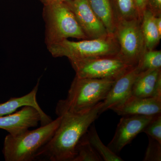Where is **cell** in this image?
<instances>
[{
    "label": "cell",
    "instance_id": "484cf974",
    "mask_svg": "<svg viewBox=\"0 0 161 161\" xmlns=\"http://www.w3.org/2000/svg\"><path fill=\"white\" fill-rule=\"evenodd\" d=\"M155 23L159 32L161 34V15L155 16Z\"/></svg>",
    "mask_w": 161,
    "mask_h": 161
},
{
    "label": "cell",
    "instance_id": "ac0fdd59",
    "mask_svg": "<svg viewBox=\"0 0 161 161\" xmlns=\"http://www.w3.org/2000/svg\"><path fill=\"white\" fill-rule=\"evenodd\" d=\"M97 152L90 143L86 133L78 142L76 147V156L73 161H102Z\"/></svg>",
    "mask_w": 161,
    "mask_h": 161
},
{
    "label": "cell",
    "instance_id": "cb8c5ba5",
    "mask_svg": "<svg viewBox=\"0 0 161 161\" xmlns=\"http://www.w3.org/2000/svg\"><path fill=\"white\" fill-rule=\"evenodd\" d=\"M138 13L140 19L142 20L143 13L147 8V0H133Z\"/></svg>",
    "mask_w": 161,
    "mask_h": 161
},
{
    "label": "cell",
    "instance_id": "44dd1931",
    "mask_svg": "<svg viewBox=\"0 0 161 161\" xmlns=\"http://www.w3.org/2000/svg\"><path fill=\"white\" fill-rule=\"evenodd\" d=\"M142 132L161 144V113L154 116Z\"/></svg>",
    "mask_w": 161,
    "mask_h": 161
},
{
    "label": "cell",
    "instance_id": "8fae6325",
    "mask_svg": "<svg viewBox=\"0 0 161 161\" xmlns=\"http://www.w3.org/2000/svg\"><path fill=\"white\" fill-rule=\"evenodd\" d=\"M41 121L40 112L31 106H24L19 111L0 116V129L10 135H19L32 127L37 126Z\"/></svg>",
    "mask_w": 161,
    "mask_h": 161
},
{
    "label": "cell",
    "instance_id": "3957f363",
    "mask_svg": "<svg viewBox=\"0 0 161 161\" xmlns=\"http://www.w3.org/2000/svg\"><path fill=\"white\" fill-rule=\"evenodd\" d=\"M58 116L50 123L19 135L8 134L4 140L3 153L6 161H31L53 137L61 121Z\"/></svg>",
    "mask_w": 161,
    "mask_h": 161
},
{
    "label": "cell",
    "instance_id": "30bf717a",
    "mask_svg": "<svg viewBox=\"0 0 161 161\" xmlns=\"http://www.w3.org/2000/svg\"><path fill=\"white\" fill-rule=\"evenodd\" d=\"M140 72L138 66L135 65L115 80L103 101L99 115L108 110H112L132 95V86Z\"/></svg>",
    "mask_w": 161,
    "mask_h": 161
},
{
    "label": "cell",
    "instance_id": "d6986e66",
    "mask_svg": "<svg viewBox=\"0 0 161 161\" xmlns=\"http://www.w3.org/2000/svg\"><path fill=\"white\" fill-rule=\"evenodd\" d=\"M115 2L116 18L125 20H141L133 0H115Z\"/></svg>",
    "mask_w": 161,
    "mask_h": 161
},
{
    "label": "cell",
    "instance_id": "d4e9b609",
    "mask_svg": "<svg viewBox=\"0 0 161 161\" xmlns=\"http://www.w3.org/2000/svg\"><path fill=\"white\" fill-rule=\"evenodd\" d=\"M153 97L161 99V75L157 80Z\"/></svg>",
    "mask_w": 161,
    "mask_h": 161
},
{
    "label": "cell",
    "instance_id": "4316f807",
    "mask_svg": "<svg viewBox=\"0 0 161 161\" xmlns=\"http://www.w3.org/2000/svg\"><path fill=\"white\" fill-rule=\"evenodd\" d=\"M54 1L55 0H40V2L43 3L44 6L49 4Z\"/></svg>",
    "mask_w": 161,
    "mask_h": 161
},
{
    "label": "cell",
    "instance_id": "5b68a950",
    "mask_svg": "<svg viewBox=\"0 0 161 161\" xmlns=\"http://www.w3.org/2000/svg\"><path fill=\"white\" fill-rule=\"evenodd\" d=\"M47 45L69 38L88 39L74 14L64 3L54 1L44 6Z\"/></svg>",
    "mask_w": 161,
    "mask_h": 161
},
{
    "label": "cell",
    "instance_id": "9a60e30c",
    "mask_svg": "<svg viewBox=\"0 0 161 161\" xmlns=\"http://www.w3.org/2000/svg\"><path fill=\"white\" fill-rule=\"evenodd\" d=\"M155 19L152 12L146 8L141 20V28L147 50L154 49L161 40V34L156 25Z\"/></svg>",
    "mask_w": 161,
    "mask_h": 161
},
{
    "label": "cell",
    "instance_id": "83f0119b",
    "mask_svg": "<svg viewBox=\"0 0 161 161\" xmlns=\"http://www.w3.org/2000/svg\"><path fill=\"white\" fill-rule=\"evenodd\" d=\"M71 1V0H55L54 1L60 2V3H65V2H68V1Z\"/></svg>",
    "mask_w": 161,
    "mask_h": 161
},
{
    "label": "cell",
    "instance_id": "e0dca14e",
    "mask_svg": "<svg viewBox=\"0 0 161 161\" xmlns=\"http://www.w3.org/2000/svg\"><path fill=\"white\" fill-rule=\"evenodd\" d=\"M89 129V130H88L87 132L89 141L94 150L102 159L103 161H124L120 157L113 152L108 146H106L103 143L99 138L94 124L91 125Z\"/></svg>",
    "mask_w": 161,
    "mask_h": 161
},
{
    "label": "cell",
    "instance_id": "7402d4cb",
    "mask_svg": "<svg viewBox=\"0 0 161 161\" xmlns=\"http://www.w3.org/2000/svg\"><path fill=\"white\" fill-rule=\"evenodd\" d=\"M149 143L147 147L144 161H161V144L152 137L148 136Z\"/></svg>",
    "mask_w": 161,
    "mask_h": 161
},
{
    "label": "cell",
    "instance_id": "ba28073f",
    "mask_svg": "<svg viewBox=\"0 0 161 161\" xmlns=\"http://www.w3.org/2000/svg\"><path fill=\"white\" fill-rule=\"evenodd\" d=\"M154 115H125L120 119L115 135L108 147L115 153L131 143L132 141L151 121Z\"/></svg>",
    "mask_w": 161,
    "mask_h": 161
},
{
    "label": "cell",
    "instance_id": "7a4b0ae2",
    "mask_svg": "<svg viewBox=\"0 0 161 161\" xmlns=\"http://www.w3.org/2000/svg\"><path fill=\"white\" fill-rule=\"evenodd\" d=\"M115 81L112 79L75 76L67 97L57 104L56 114L59 116L67 112L81 113L89 111L104 100Z\"/></svg>",
    "mask_w": 161,
    "mask_h": 161
},
{
    "label": "cell",
    "instance_id": "ffe728a7",
    "mask_svg": "<svg viewBox=\"0 0 161 161\" xmlns=\"http://www.w3.org/2000/svg\"><path fill=\"white\" fill-rule=\"evenodd\" d=\"M137 66L140 72L148 69H161V51L145 49Z\"/></svg>",
    "mask_w": 161,
    "mask_h": 161
},
{
    "label": "cell",
    "instance_id": "277c9868",
    "mask_svg": "<svg viewBox=\"0 0 161 161\" xmlns=\"http://www.w3.org/2000/svg\"><path fill=\"white\" fill-rule=\"evenodd\" d=\"M47 47L53 57H66L69 61L115 56L119 51L114 35L78 41L65 39L47 45Z\"/></svg>",
    "mask_w": 161,
    "mask_h": 161
},
{
    "label": "cell",
    "instance_id": "603a6c76",
    "mask_svg": "<svg viewBox=\"0 0 161 161\" xmlns=\"http://www.w3.org/2000/svg\"><path fill=\"white\" fill-rule=\"evenodd\" d=\"M147 8L155 16L161 15V0H147Z\"/></svg>",
    "mask_w": 161,
    "mask_h": 161
},
{
    "label": "cell",
    "instance_id": "9c48e42d",
    "mask_svg": "<svg viewBox=\"0 0 161 161\" xmlns=\"http://www.w3.org/2000/svg\"><path fill=\"white\" fill-rule=\"evenodd\" d=\"M64 3L74 14L88 39L111 36L92 10L88 0H71Z\"/></svg>",
    "mask_w": 161,
    "mask_h": 161
},
{
    "label": "cell",
    "instance_id": "7c38bea8",
    "mask_svg": "<svg viewBox=\"0 0 161 161\" xmlns=\"http://www.w3.org/2000/svg\"><path fill=\"white\" fill-rule=\"evenodd\" d=\"M112 110L121 116L156 115L161 113V99L153 97L143 98L132 95Z\"/></svg>",
    "mask_w": 161,
    "mask_h": 161
},
{
    "label": "cell",
    "instance_id": "2e32d148",
    "mask_svg": "<svg viewBox=\"0 0 161 161\" xmlns=\"http://www.w3.org/2000/svg\"><path fill=\"white\" fill-rule=\"evenodd\" d=\"M91 8L105 27L108 33L113 36L116 17L110 0H88Z\"/></svg>",
    "mask_w": 161,
    "mask_h": 161
},
{
    "label": "cell",
    "instance_id": "8992f818",
    "mask_svg": "<svg viewBox=\"0 0 161 161\" xmlns=\"http://www.w3.org/2000/svg\"><path fill=\"white\" fill-rule=\"evenodd\" d=\"M114 35L119 47L117 56L131 66L137 65L146 49L141 20L116 18Z\"/></svg>",
    "mask_w": 161,
    "mask_h": 161
},
{
    "label": "cell",
    "instance_id": "5bb4252c",
    "mask_svg": "<svg viewBox=\"0 0 161 161\" xmlns=\"http://www.w3.org/2000/svg\"><path fill=\"white\" fill-rule=\"evenodd\" d=\"M161 75V69L140 72L132 86V95L143 98L153 97L157 80Z\"/></svg>",
    "mask_w": 161,
    "mask_h": 161
},
{
    "label": "cell",
    "instance_id": "6da1fadb",
    "mask_svg": "<svg viewBox=\"0 0 161 161\" xmlns=\"http://www.w3.org/2000/svg\"><path fill=\"white\" fill-rule=\"evenodd\" d=\"M103 102L87 112L62 114L60 125L50 140L42 147L36 158L51 161H73L81 137L99 115Z\"/></svg>",
    "mask_w": 161,
    "mask_h": 161
},
{
    "label": "cell",
    "instance_id": "52a82bcc",
    "mask_svg": "<svg viewBox=\"0 0 161 161\" xmlns=\"http://www.w3.org/2000/svg\"><path fill=\"white\" fill-rule=\"evenodd\" d=\"M70 61L76 77L80 78L115 80L134 66L128 64L117 55Z\"/></svg>",
    "mask_w": 161,
    "mask_h": 161
},
{
    "label": "cell",
    "instance_id": "4fadbf2b",
    "mask_svg": "<svg viewBox=\"0 0 161 161\" xmlns=\"http://www.w3.org/2000/svg\"><path fill=\"white\" fill-rule=\"evenodd\" d=\"M40 80L32 90L28 94L20 97L11 98L9 100L0 103V116L12 114L22 107L31 106L35 108L40 112L41 117V126L44 125L52 122V119L46 115L41 108L37 101V93Z\"/></svg>",
    "mask_w": 161,
    "mask_h": 161
}]
</instances>
